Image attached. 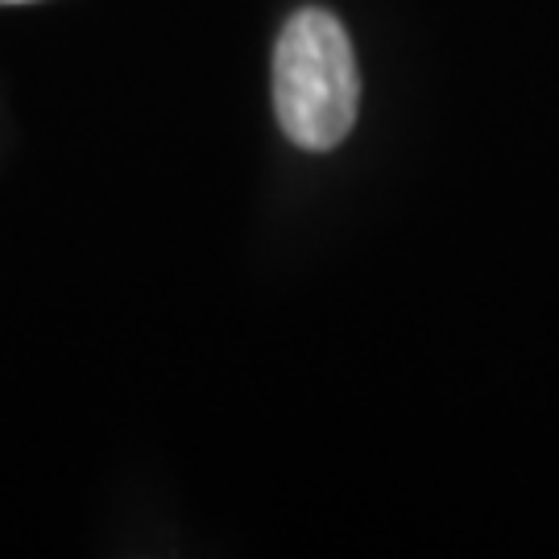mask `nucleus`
Listing matches in <instances>:
<instances>
[{"mask_svg": "<svg viewBox=\"0 0 559 559\" xmlns=\"http://www.w3.org/2000/svg\"><path fill=\"white\" fill-rule=\"evenodd\" d=\"M360 108L353 41L332 13L302 9L286 21L274 50V112L302 150H332L348 138Z\"/></svg>", "mask_w": 559, "mask_h": 559, "instance_id": "1", "label": "nucleus"}, {"mask_svg": "<svg viewBox=\"0 0 559 559\" xmlns=\"http://www.w3.org/2000/svg\"><path fill=\"white\" fill-rule=\"evenodd\" d=\"M4 4H21V0H4Z\"/></svg>", "mask_w": 559, "mask_h": 559, "instance_id": "2", "label": "nucleus"}]
</instances>
